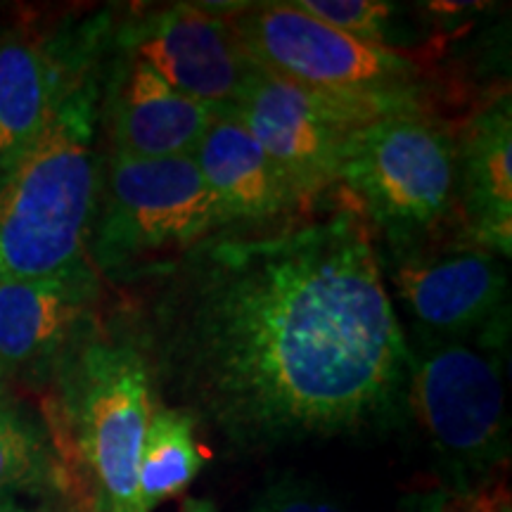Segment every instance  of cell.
Segmentation results:
<instances>
[{"label": "cell", "instance_id": "cell-7", "mask_svg": "<svg viewBox=\"0 0 512 512\" xmlns=\"http://www.w3.org/2000/svg\"><path fill=\"white\" fill-rule=\"evenodd\" d=\"M230 24L249 60L266 74L349 98L427 105L425 64L325 27L290 3H233Z\"/></svg>", "mask_w": 512, "mask_h": 512}, {"label": "cell", "instance_id": "cell-5", "mask_svg": "<svg viewBox=\"0 0 512 512\" xmlns=\"http://www.w3.org/2000/svg\"><path fill=\"white\" fill-rule=\"evenodd\" d=\"M223 228L192 155L136 159L105 152L86 259L98 278L136 285Z\"/></svg>", "mask_w": 512, "mask_h": 512}, {"label": "cell", "instance_id": "cell-18", "mask_svg": "<svg viewBox=\"0 0 512 512\" xmlns=\"http://www.w3.org/2000/svg\"><path fill=\"white\" fill-rule=\"evenodd\" d=\"M294 10L358 41L392 48L399 5L384 0H287Z\"/></svg>", "mask_w": 512, "mask_h": 512}, {"label": "cell", "instance_id": "cell-12", "mask_svg": "<svg viewBox=\"0 0 512 512\" xmlns=\"http://www.w3.org/2000/svg\"><path fill=\"white\" fill-rule=\"evenodd\" d=\"M100 294L91 264L53 278H0V384L53 375L98 323Z\"/></svg>", "mask_w": 512, "mask_h": 512}, {"label": "cell", "instance_id": "cell-3", "mask_svg": "<svg viewBox=\"0 0 512 512\" xmlns=\"http://www.w3.org/2000/svg\"><path fill=\"white\" fill-rule=\"evenodd\" d=\"M53 375L93 512H145L138 465L157 394L126 325L95 323Z\"/></svg>", "mask_w": 512, "mask_h": 512}, {"label": "cell", "instance_id": "cell-9", "mask_svg": "<svg viewBox=\"0 0 512 512\" xmlns=\"http://www.w3.org/2000/svg\"><path fill=\"white\" fill-rule=\"evenodd\" d=\"M394 306L408 318L411 342H477L508 349V261L453 242L380 254Z\"/></svg>", "mask_w": 512, "mask_h": 512}, {"label": "cell", "instance_id": "cell-6", "mask_svg": "<svg viewBox=\"0 0 512 512\" xmlns=\"http://www.w3.org/2000/svg\"><path fill=\"white\" fill-rule=\"evenodd\" d=\"M505 361L508 349L477 342H408V411L458 496L508 465Z\"/></svg>", "mask_w": 512, "mask_h": 512}, {"label": "cell", "instance_id": "cell-8", "mask_svg": "<svg viewBox=\"0 0 512 512\" xmlns=\"http://www.w3.org/2000/svg\"><path fill=\"white\" fill-rule=\"evenodd\" d=\"M420 110L430 105L320 93L256 69L228 114L280 166L306 207H316L320 197L335 190L351 133L382 117Z\"/></svg>", "mask_w": 512, "mask_h": 512}, {"label": "cell", "instance_id": "cell-23", "mask_svg": "<svg viewBox=\"0 0 512 512\" xmlns=\"http://www.w3.org/2000/svg\"><path fill=\"white\" fill-rule=\"evenodd\" d=\"M0 512H53V510L34 508V505H24V503H19V496H17V498H8V501L0 503Z\"/></svg>", "mask_w": 512, "mask_h": 512}, {"label": "cell", "instance_id": "cell-24", "mask_svg": "<svg viewBox=\"0 0 512 512\" xmlns=\"http://www.w3.org/2000/svg\"><path fill=\"white\" fill-rule=\"evenodd\" d=\"M8 394H5V384H0V408L8 406Z\"/></svg>", "mask_w": 512, "mask_h": 512}, {"label": "cell", "instance_id": "cell-19", "mask_svg": "<svg viewBox=\"0 0 512 512\" xmlns=\"http://www.w3.org/2000/svg\"><path fill=\"white\" fill-rule=\"evenodd\" d=\"M245 512H347L309 479L285 475L256 491Z\"/></svg>", "mask_w": 512, "mask_h": 512}, {"label": "cell", "instance_id": "cell-22", "mask_svg": "<svg viewBox=\"0 0 512 512\" xmlns=\"http://www.w3.org/2000/svg\"><path fill=\"white\" fill-rule=\"evenodd\" d=\"M181 512H219L214 503L209 498H185L181 505Z\"/></svg>", "mask_w": 512, "mask_h": 512}, {"label": "cell", "instance_id": "cell-15", "mask_svg": "<svg viewBox=\"0 0 512 512\" xmlns=\"http://www.w3.org/2000/svg\"><path fill=\"white\" fill-rule=\"evenodd\" d=\"M223 228H261L309 211L280 166L230 114H214L195 152Z\"/></svg>", "mask_w": 512, "mask_h": 512}, {"label": "cell", "instance_id": "cell-14", "mask_svg": "<svg viewBox=\"0 0 512 512\" xmlns=\"http://www.w3.org/2000/svg\"><path fill=\"white\" fill-rule=\"evenodd\" d=\"M453 202L460 240L508 261L512 254V105L498 93L456 131Z\"/></svg>", "mask_w": 512, "mask_h": 512}, {"label": "cell", "instance_id": "cell-17", "mask_svg": "<svg viewBox=\"0 0 512 512\" xmlns=\"http://www.w3.org/2000/svg\"><path fill=\"white\" fill-rule=\"evenodd\" d=\"M48 470L50 448L41 427L10 403L0 408V503L34 489Z\"/></svg>", "mask_w": 512, "mask_h": 512}, {"label": "cell", "instance_id": "cell-16", "mask_svg": "<svg viewBox=\"0 0 512 512\" xmlns=\"http://www.w3.org/2000/svg\"><path fill=\"white\" fill-rule=\"evenodd\" d=\"M197 422L178 408L157 401L147 425L138 465V494L145 512L183 494L204 467L195 437Z\"/></svg>", "mask_w": 512, "mask_h": 512}, {"label": "cell", "instance_id": "cell-2", "mask_svg": "<svg viewBox=\"0 0 512 512\" xmlns=\"http://www.w3.org/2000/svg\"><path fill=\"white\" fill-rule=\"evenodd\" d=\"M102 69L105 60L0 174V278H53L88 266L105 171Z\"/></svg>", "mask_w": 512, "mask_h": 512}, {"label": "cell", "instance_id": "cell-4", "mask_svg": "<svg viewBox=\"0 0 512 512\" xmlns=\"http://www.w3.org/2000/svg\"><path fill=\"white\" fill-rule=\"evenodd\" d=\"M453 174V126L432 110L401 112L351 133L335 190L394 254L434 245L456 221Z\"/></svg>", "mask_w": 512, "mask_h": 512}, {"label": "cell", "instance_id": "cell-13", "mask_svg": "<svg viewBox=\"0 0 512 512\" xmlns=\"http://www.w3.org/2000/svg\"><path fill=\"white\" fill-rule=\"evenodd\" d=\"M214 112L174 91L145 62L110 41L102 69V136L107 152L136 159L195 152Z\"/></svg>", "mask_w": 512, "mask_h": 512}, {"label": "cell", "instance_id": "cell-11", "mask_svg": "<svg viewBox=\"0 0 512 512\" xmlns=\"http://www.w3.org/2000/svg\"><path fill=\"white\" fill-rule=\"evenodd\" d=\"M114 15L95 12L60 27L0 31V174L48 124L64 95L105 60Z\"/></svg>", "mask_w": 512, "mask_h": 512}, {"label": "cell", "instance_id": "cell-1", "mask_svg": "<svg viewBox=\"0 0 512 512\" xmlns=\"http://www.w3.org/2000/svg\"><path fill=\"white\" fill-rule=\"evenodd\" d=\"M121 323L157 401L235 453L394 427L408 339L373 233L347 204L221 228L131 285Z\"/></svg>", "mask_w": 512, "mask_h": 512}, {"label": "cell", "instance_id": "cell-21", "mask_svg": "<svg viewBox=\"0 0 512 512\" xmlns=\"http://www.w3.org/2000/svg\"><path fill=\"white\" fill-rule=\"evenodd\" d=\"M420 512H463V510H460L458 498L434 496V498H425Z\"/></svg>", "mask_w": 512, "mask_h": 512}, {"label": "cell", "instance_id": "cell-10", "mask_svg": "<svg viewBox=\"0 0 512 512\" xmlns=\"http://www.w3.org/2000/svg\"><path fill=\"white\" fill-rule=\"evenodd\" d=\"M226 8L176 3L131 12L114 24L112 46L145 62L185 98L228 114L259 67L240 46Z\"/></svg>", "mask_w": 512, "mask_h": 512}, {"label": "cell", "instance_id": "cell-20", "mask_svg": "<svg viewBox=\"0 0 512 512\" xmlns=\"http://www.w3.org/2000/svg\"><path fill=\"white\" fill-rule=\"evenodd\" d=\"M458 501L463 512H512L508 494L501 489L494 491V494L477 491V494L470 496H458Z\"/></svg>", "mask_w": 512, "mask_h": 512}]
</instances>
